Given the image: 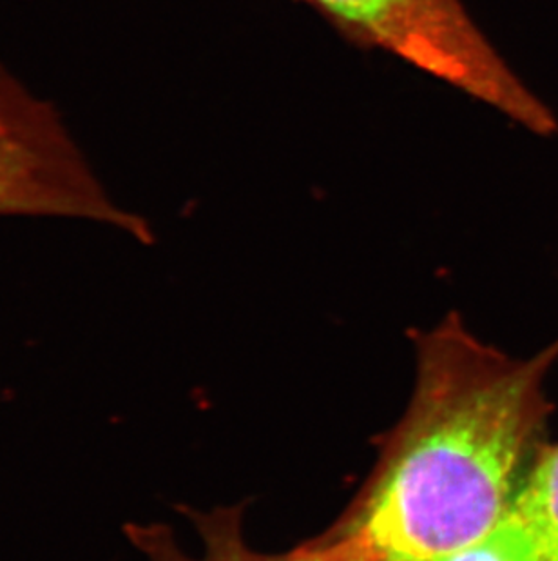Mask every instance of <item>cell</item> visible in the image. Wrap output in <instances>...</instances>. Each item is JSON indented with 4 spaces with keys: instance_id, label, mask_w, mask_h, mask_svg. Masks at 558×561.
<instances>
[{
    "instance_id": "cell-1",
    "label": "cell",
    "mask_w": 558,
    "mask_h": 561,
    "mask_svg": "<svg viewBox=\"0 0 558 561\" xmlns=\"http://www.w3.org/2000/svg\"><path fill=\"white\" fill-rule=\"evenodd\" d=\"M416 350L408 411L328 533L364 561H441L496 527L551 409L544 381L558 340L516 360L450 314L416 334Z\"/></svg>"
},
{
    "instance_id": "cell-2",
    "label": "cell",
    "mask_w": 558,
    "mask_h": 561,
    "mask_svg": "<svg viewBox=\"0 0 558 561\" xmlns=\"http://www.w3.org/2000/svg\"><path fill=\"white\" fill-rule=\"evenodd\" d=\"M358 43L385 49L549 137L558 121L472 21L461 0H309Z\"/></svg>"
},
{
    "instance_id": "cell-3",
    "label": "cell",
    "mask_w": 558,
    "mask_h": 561,
    "mask_svg": "<svg viewBox=\"0 0 558 561\" xmlns=\"http://www.w3.org/2000/svg\"><path fill=\"white\" fill-rule=\"evenodd\" d=\"M0 215L88 218L151 240L142 218L113 204L55 113L0 123Z\"/></svg>"
},
{
    "instance_id": "cell-4",
    "label": "cell",
    "mask_w": 558,
    "mask_h": 561,
    "mask_svg": "<svg viewBox=\"0 0 558 561\" xmlns=\"http://www.w3.org/2000/svg\"><path fill=\"white\" fill-rule=\"evenodd\" d=\"M204 549L200 557L182 551L168 525H126L127 540L148 561H364L342 541L323 536L287 554H264L247 546L243 536L242 507H218L211 513L189 511Z\"/></svg>"
},
{
    "instance_id": "cell-5",
    "label": "cell",
    "mask_w": 558,
    "mask_h": 561,
    "mask_svg": "<svg viewBox=\"0 0 558 561\" xmlns=\"http://www.w3.org/2000/svg\"><path fill=\"white\" fill-rule=\"evenodd\" d=\"M513 508L533 530L544 560L558 561V444L538 455Z\"/></svg>"
},
{
    "instance_id": "cell-6",
    "label": "cell",
    "mask_w": 558,
    "mask_h": 561,
    "mask_svg": "<svg viewBox=\"0 0 558 561\" xmlns=\"http://www.w3.org/2000/svg\"><path fill=\"white\" fill-rule=\"evenodd\" d=\"M441 561H546L526 519L511 505L510 513L486 535Z\"/></svg>"
},
{
    "instance_id": "cell-7",
    "label": "cell",
    "mask_w": 558,
    "mask_h": 561,
    "mask_svg": "<svg viewBox=\"0 0 558 561\" xmlns=\"http://www.w3.org/2000/svg\"><path fill=\"white\" fill-rule=\"evenodd\" d=\"M51 107L38 102L15 82L0 75V123L27 124L51 115Z\"/></svg>"
}]
</instances>
